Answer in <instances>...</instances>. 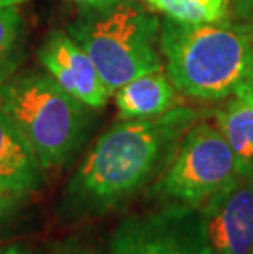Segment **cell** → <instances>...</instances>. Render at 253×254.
I'll return each instance as SVG.
<instances>
[{"instance_id":"cell-1","label":"cell","mask_w":253,"mask_h":254,"mask_svg":"<svg viewBox=\"0 0 253 254\" xmlns=\"http://www.w3.org/2000/svg\"><path fill=\"white\" fill-rule=\"evenodd\" d=\"M199 112L177 105L153 118L122 120L95 139L58 203L64 223L99 218L150 189L174 158Z\"/></svg>"},{"instance_id":"cell-2","label":"cell","mask_w":253,"mask_h":254,"mask_svg":"<svg viewBox=\"0 0 253 254\" xmlns=\"http://www.w3.org/2000/svg\"><path fill=\"white\" fill-rule=\"evenodd\" d=\"M160 50L176 89L197 100H222L253 79V26L160 20Z\"/></svg>"},{"instance_id":"cell-3","label":"cell","mask_w":253,"mask_h":254,"mask_svg":"<svg viewBox=\"0 0 253 254\" xmlns=\"http://www.w3.org/2000/svg\"><path fill=\"white\" fill-rule=\"evenodd\" d=\"M0 107L25 134L46 172L73 163L89 139L94 109L48 72L13 74L0 84Z\"/></svg>"},{"instance_id":"cell-4","label":"cell","mask_w":253,"mask_h":254,"mask_svg":"<svg viewBox=\"0 0 253 254\" xmlns=\"http://www.w3.org/2000/svg\"><path fill=\"white\" fill-rule=\"evenodd\" d=\"M110 95L137 75L163 69L160 18L135 0L87 5L68 25Z\"/></svg>"},{"instance_id":"cell-5","label":"cell","mask_w":253,"mask_h":254,"mask_svg":"<svg viewBox=\"0 0 253 254\" xmlns=\"http://www.w3.org/2000/svg\"><path fill=\"white\" fill-rule=\"evenodd\" d=\"M239 177L234 154L217 127L197 122L182 136L148 195L158 205L196 208Z\"/></svg>"},{"instance_id":"cell-6","label":"cell","mask_w":253,"mask_h":254,"mask_svg":"<svg viewBox=\"0 0 253 254\" xmlns=\"http://www.w3.org/2000/svg\"><path fill=\"white\" fill-rule=\"evenodd\" d=\"M107 254H209L199 207L160 205L123 218Z\"/></svg>"},{"instance_id":"cell-7","label":"cell","mask_w":253,"mask_h":254,"mask_svg":"<svg viewBox=\"0 0 253 254\" xmlns=\"http://www.w3.org/2000/svg\"><path fill=\"white\" fill-rule=\"evenodd\" d=\"M209 254H253V181L239 177L199 207Z\"/></svg>"},{"instance_id":"cell-8","label":"cell","mask_w":253,"mask_h":254,"mask_svg":"<svg viewBox=\"0 0 253 254\" xmlns=\"http://www.w3.org/2000/svg\"><path fill=\"white\" fill-rule=\"evenodd\" d=\"M40 64L61 87L94 110L110 97L92 59L64 31H51L38 51Z\"/></svg>"},{"instance_id":"cell-9","label":"cell","mask_w":253,"mask_h":254,"mask_svg":"<svg viewBox=\"0 0 253 254\" xmlns=\"http://www.w3.org/2000/svg\"><path fill=\"white\" fill-rule=\"evenodd\" d=\"M46 182L43 169L33 148L0 107V186L31 197L41 190Z\"/></svg>"},{"instance_id":"cell-10","label":"cell","mask_w":253,"mask_h":254,"mask_svg":"<svg viewBox=\"0 0 253 254\" xmlns=\"http://www.w3.org/2000/svg\"><path fill=\"white\" fill-rule=\"evenodd\" d=\"M215 127L232 151L239 176L253 181V79L225 99L215 112Z\"/></svg>"},{"instance_id":"cell-11","label":"cell","mask_w":253,"mask_h":254,"mask_svg":"<svg viewBox=\"0 0 253 254\" xmlns=\"http://www.w3.org/2000/svg\"><path fill=\"white\" fill-rule=\"evenodd\" d=\"M177 92L168 72L158 69L133 77L118 87L114 95L122 120H135L163 115L177 107Z\"/></svg>"},{"instance_id":"cell-12","label":"cell","mask_w":253,"mask_h":254,"mask_svg":"<svg viewBox=\"0 0 253 254\" xmlns=\"http://www.w3.org/2000/svg\"><path fill=\"white\" fill-rule=\"evenodd\" d=\"M166 18L184 23H215L232 18V0H142Z\"/></svg>"},{"instance_id":"cell-13","label":"cell","mask_w":253,"mask_h":254,"mask_svg":"<svg viewBox=\"0 0 253 254\" xmlns=\"http://www.w3.org/2000/svg\"><path fill=\"white\" fill-rule=\"evenodd\" d=\"M25 25L17 7L0 8V84L10 79L23 59Z\"/></svg>"},{"instance_id":"cell-14","label":"cell","mask_w":253,"mask_h":254,"mask_svg":"<svg viewBox=\"0 0 253 254\" xmlns=\"http://www.w3.org/2000/svg\"><path fill=\"white\" fill-rule=\"evenodd\" d=\"M28 198L30 197L0 186V243L17 230Z\"/></svg>"},{"instance_id":"cell-15","label":"cell","mask_w":253,"mask_h":254,"mask_svg":"<svg viewBox=\"0 0 253 254\" xmlns=\"http://www.w3.org/2000/svg\"><path fill=\"white\" fill-rule=\"evenodd\" d=\"M46 254H107V253H102L99 246H95L90 240H85L84 236L73 235L63 238L59 241H55L46 250Z\"/></svg>"},{"instance_id":"cell-16","label":"cell","mask_w":253,"mask_h":254,"mask_svg":"<svg viewBox=\"0 0 253 254\" xmlns=\"http://www.w3.org/2000/svg\"><path fill=\"white\" fill-rule=\"evenodd\" d=\"M0 254H46V251L38 246L30 245V243L12 241L0 243Z\"/></svg>"},{"instance_id":"cell-17","label":"cell","mask_w":253,"mask_h":254,"mask_svg":"<svg viewBox=\"0 0 253 254\" xmlns=\"http://www.w3.org/2000/svg\"><path fill=\"white\" fill-rule=\"evenodd\" d=\"M232 10L237 18L253 26V0H232Z\"/></svg>"},{"instance_id":"cell-18","label":"cell","mask_w":253,"mask_h":254,"mask_svg":"<svg viewBox=\"0 0 253 254\" xmlns=\"http://www.w3.org/2000/svg\"><path fill=\"white\" fill-rule=\"evenodd\" d=\"M26 2V0H0V8H7V7H18V3Z\"/></svg>"},{"instance_id":"cell-19","label":"cell","mask_w":253,"mask_h":254,"mask_svg":"<svg viewBox=\"0 0 253 254\" xmlns=\"http://www.w3.org/2000/svg\"><path fill=\"white\" fill-rule=\"evenodd\" d=\"M78 2H83V3H87V5H99V3L110 2V0H78Z\"/></svg>"}]
</instances>
